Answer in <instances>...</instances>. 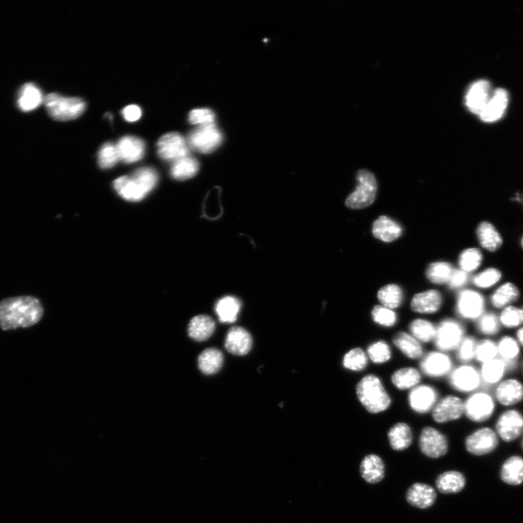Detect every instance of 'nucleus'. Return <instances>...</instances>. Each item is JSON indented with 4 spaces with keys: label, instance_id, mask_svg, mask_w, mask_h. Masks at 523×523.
Instances as JSON below:
<instances>
[{
    "label": "nucleus",
    "instance_id": "1",
    "mask_svg": "<svg viewBox=\"0 0 523 523\" xmlns=\"http://www.w3.org/2000/svg\"><path fill=\"white\" fill-rule=\"evenodd\" d=\"M43 314V306L35 296L4 299L0 302V329L10 331L32 327L41 320Z\"/></svg>",
    "mask_w": 523,
    "mask_h": 523
},
{
    "label": "nucleus",
    "instance_id": "2",
    "mask_svg": "<svg viewBox=\"0 0 523 523\" xmlns=\"http://www.w3.org/2000/svg\"><path fill=\"white\" fill-rule=\"evenodd\" d=\"M158 181L157 171L152 167L136 170L132 176L116 179L114 186L119 195L130 202H139L150 193Z\"/></svg>",
    "mask_w": 523,
    "mask_h": 523
},
{
    "label": "nucleus",
    "instance_id": "3",
    "mask_svg": "<svg viewBox=\"0 0 523 523\" xmlns=\"http://www.w3.org/2000/svg\"><path fill=\"white\" fill-rule=\"evenodd\" d=\"M356 392L360 402L370 413H380L390 406L389 394L380 380L375 375L364 377L358 384Z\"/></svg>",
    "mask_w": 523,
    "mask_h": 523
},
{
    "label": "nucleus",
    "instance_id": "4",
    "mask_svg": "<svg viewBox=\"0 0 523 523\" xmlns=\"http://www.w3.org/2000/svg\"><path fill=\"white\" fill-rule=\"evenodd\" d=\"M47 113L57 121H69L79 118L86 109L82 98L65 97L58 93L47 95L44 99Z\"/></svg>",
    "mask_w": 523,
    "mask_h": 523
},
{
    "label": "nucleus",
    "instance_id": "5",
    "mask_svg": "<svg viewBox=\"0 0 523 523\" xmlns=\"http://www.w3.org/2000/svg\"><path fill=\"white\" fill-rule=\"evenodd\" d=\"M358 186L345 202L349 208L359 210L370 206L375 200L378 183L371 172L361 169L357 173Z\"/></svg>",
    "mask_w": 523,
    "mask_h": 523
},
{
    "label": "nucleus",
    "instance_id": "6",
    "mask_svg": "<svg viewBox=\"0 0 523 523\" xmlns=\"http://www.w3.org/2000/svg\"><path fill=\"white\" fill-rule=\"evenodd\" d=\"M157 152L163 160L174 162L189 156L190 146L181 134L169 133L160 138Z\"/></svg>",
    "mask_w": 523,
    "mask_h": 523
},
{
    "label": "nucleus",
    "instance_id": "7",
    "mask_svg": "<svg viewBox=\"0 0 523 523\" xmlns=\"http://www.w3.org/2000/svg\"><path fill=\"white\" fill-rule=\"evenodd\" d=\"M222 141V135L215 124L198 127L190 133L188 140L190 148L203 154L213 152Z\"/></svg>",
    "mask_w": 523,
    "mask_h": 523
},
{
    "label": "nucleus",
    "instance_id": "8",
    "mask_svg": "<svg viewBox=\"0 0 523 523\" xmlns=\"http://www.w3.org/2000/svg\"><path fill=\"white\" fill-rule=\"evenodd\" d=\"M464 336V328L461 323L446 319L436 328L435 346L441 351H452L459 347Z\"/></svg>",
    "mask_w": 523,
    "mask_h": 523
},
{
    "label": "nucleus",
    "instance_id": "9",
    "mask_svg": "<svg viewBox=\"0 0 523 523\" xmlns=\"http://www.w3.org/2000/svg\"><path fill=\"white\" fill-rule=\"evenodd\" d=\"M495 404L493 397L488 393L479 392L471 395L464 403L467 417L475 422H483L493 414Z\"/></svg>",
    "mask_w": 523,
    "mask_h": 523
},
{
    "label": "nucleus",
    "instance_id": "10",
    "mask_svg": "<svg viewBox=\"0 0 523 523\" xmlns=\"http://www.w3.org/2000/svg\"><path fill=\"white\" fill-rule=\"evenodd\" d=\"M419 447L421 452L428 457L438 459L447 453L448 443L445 436L438 430L426 428L421 433Z\"/></svg>",
    "mask_w": 523,
    "mask_h": 523
},
{
    "label": "nucleus",
    "instance_id": "11",
    "mask_svg": "<svg viewBox=\"0 0 523 523\" xmlns=\"http://www.w3.org/2000/svg\"><path fill=\"white\" fill-rule=\"evenodd\" d=\"M497 433L506 442H511L523 433V415L515 409L503 412L495 425Z\"/></svg>",
    "mask_w": 523,
    "mask_h": 523
},
{
    "label": "nucleus",
    "instance_id": "12",
    "mask_svg": "<svg viewBox=\"0 0 523 523\" xmlns=\"http://www.w3.org/2000/svg\"><path fill=\"white\" fill-rule=\"evenodd\" d=\"M485 310L484 297L479 292L464 290L458 296L457 311L459 316L464 319L476 320Z\"/></svg>",
    "mask_w": 523,
    "mask_h": 523
},
{
    "label": "nucleus",
    "instance_id": "13",
    "mask_svg": "<svg viewBox=\"0 0 523 523\" xmlns=\"http://www.w3.org/2000/svg\"><path fill=\"white\" fill-rule=\"evenodd\" d=\"M499 440L491 428L480 429L470 435L465 442L467 450L471 455L482 456L495 450Z\"/></svg>",
    "mask_w": 523,
    "mask_h": 523
},
{
    "label": "nucleus",
    "instance_id": "14",
    "mask_svg": "<svg viewBox=\"0 0 523 523\" xmlns=\"http://www.w3.org/2000/svg\"><path fill=\"white\" fill-rule=\"evenodd\" d=\"M450 383L457 390L469 392L477 390L482 381L478 369L472 366L464 365L458 367L452 372Z\"/></svg>",
    "mask_w": 523,
    "mask_h": 523
},
{
    "label": "nucleus",
    "instance_id": "15",
    "mask_svg": "<svg viewBox=\"0 0 523 523\" xmlns=\"http://www.w3.org/2000/svg\"><path fill=\"white\" fill-rule=\"evenodd\" d=\"M491 95V85L486 80L473 83L466 95V106L473 114L480 115L487 105Z\"/></svg>",
    "mask_w": 523,
    "mask_h": 523
},
{
    "label": "nucleus",
    "instance_id": "16",
    "mask_svg": "<svg viewBox=\"0 0 523 523\" xmlns=\"http://www.w3.org/2000/svg\"><path fill=\"white\" fill-rule=\"evenodd\" d=\"M464 413V403L459 397L447 396L435 407L433 416L435 421L444 423L458 419Z\"/></svg>",
    "mask_w": 523,
    "mask_h": 523
},
{
    "label": "nucleus",
    "instance_id": "17",
    "mask_svg": "<svg viewBox=\"0 0 523 523\" xmlns=\"http://www.w3.org/2000/svg\"><path fill=\"white\" fill-rule=\"evenodd\" d=\"M116 148L119 160L124 163L131 164L140 161L144 157L145 144L138 137L128 136L119 140Z\"/></svg>",
    "mask_w": 523,
    "mask_h": 523
},
{
    "label": "nucleus",
    "instance_id": "18",
    "mask_svg": "<svg viewBox=\"0 0 523 523\" xmlns=\"http://www.w3.org/2000/svg\"><path fill=\"white\" fill-rule=\"evenodd\" d=\"M495 397L496 401L503 406H515L523 399V385L515 379L503 381L498 385Z\"/></svg>",
    "mask_w": 523,
    "mask_h": 523
},
{
    "label": "nucleus",
    "instance_id": "19",
    "mask_svg": "<svg viewBox=\"0 0 523 523\" xmlns=\"http://www.w3.org/2000/svg\"><path fill=\"white\" fill-rule=\"evenodd\" d=\"M437 397V392L433 387L428 385L417 386L409 394V404L416 412L425 414L434 407Z\"/></svg>",
    "mask_w": 523,
    "mask_h": 523
},
{
    "label": "nucleus",
    "instance_id": "20",
    "mask_svg": "<svg viewBox=\"0 0 523 523\" xmlns=\"http://www.w3.org/2000/svg\"><path fill=\"white\" fill-rule=\"evenodd\" d=\"M253 338L250 333L242 327L232 328L227 336V350L236 356H244L251 351Z\"/></svg>",
    "mask_w": 523,
    "mask_h": 523
},
{
    "label": "nucleus",
    "instance_id": "21",
    "mask_svg": "<svg viewBox=\"0 0 523 523\" xmlns=\"http://www.w3.org/2000/svg\"><path fill=\"white\" fill-rule=\"evenodd\" d=\"M436 498V492L432 486L421 483L411 486L407 493L409 504L423 510L432 507L435 503Z\"/></svg>",
    "mask_w": 523,
    "mask_h": 523
},
{
    "label": "nucleus",
    "instance_id": "22",
    "mask_svg": "<svg viewBox=\"0 0 523 523\" xmlns=\"http://www.w3.org/2000/svg\"><path fill=\"white\" fill-rule=\"evenodd\" d=\"M452 367V363L450 357L439 352L428 354L421 362V368L429 377L440 378L448 372Z\"/></svg>",
    "mask_w": 523,
    "mask_h": 523
},
{
    "label": "nucleus",
    "instance_id": "23",
    "mask_svg": "<svg viewBox=\"0 0 523 523\" xmlns=\"http://www.w3.org/2000/svg\"><path fill=\"white\" fill-rule=\"evenodd\" d=\"M508 104V94L503 89H498L491 95L485 109L479 115L486 122L499 120L505 114Z\"/></svg>",
    "mask_w": 523,
    "mask_h": 523
},
{
    "label": "nucleus",
    "instance_id": "24",
    "mask_svg": "<svg viewBox=\"0 0 523 523\" xmlns=\"http://www.w3.org/2000/svg\"><path fill=\"white\" fill-rule=\"evenodd\" d=\"M360 471L362 478L367 483L375 484L382 481L385 477V464L379 456L369 455L361 462Z\"/></svg>",
    "mask_w": 523,
    "mask_h": 523
},
{
    "label": "nucleus",
    "instance_id": "25",
    "mask_svg": "<svg viewBox=\"0 0 523 523\" xmlns=\"http://www.w3.org/2000/svg\"><path fill=\"white\" fill-rule=\"evenodd\" d=\"M441 305V294L436 290H429L415 295L411 307L417 313H433L440 308Z\"/></svg>",
    "mask_w": 523,
    "mask_h": 523
},
{
    "label": "nucleus",
    "instance_id": "26",
    "mask_svg": "<svg viewBox=\"0 0 523 523\" xmlns=\"http://www.w3.org/2000/svg\"><path fill=\"white\" fill-rule=\"evenodd\" d=\"M215 330V323L214 320L205 315L193 318L188 328L189 337L197 342L208 340L213 335Z\"/></svg>",
    "mask_w": 523,
    "mask_h": 523
},
{
    "label": "nucleus",
    "instance_id": "27",
    "mask_svg": "<svg viewBox=\"0 0 523 523\" xmlns=\"http://www.w3.org/2000/svg\"><path fill=\"white\" fill-rule=\"evenodd\" d=\"M44 97L40 89L35 84L24 85L18 92V107L24 112L37 109L43 102Z\"/></svg>",
    "mask_w": 523,
    "mask_h": 523
},
{
    "label": "nucleus",
    "instance_id": "28",
    "mask_svg": "<svg viewBox=\"0 0 523 523\" xmlns=\"http://www.w3.org/2000/svg\"><path fill=\"white\" fill-rule=\"evenodd\" d=\"M372 232L377 239L391 242L402 236V229L392 220L381 216L373 223Z\"/></svg>",
    "mask_w": 523,
    "mask_h": 523
},
{
    "label": "nucleus",
    "instance_id": "29",
    "mask_svg": "<svg viewBox=\"0 0 523 523\" xmlns=\"http://www.w3.org/2000/svg\"><path fill=\"white\" fill-rule=\"evenodd\" d=\"M466 485L463 474L457 471H447L440 474L436 480L438 490L444 494L457 493Z\"/></svg>",
    "mask_w": 523,
    "mask_h": 523
},
{
    "label": "nucleus",
    "instance_id": "30",
    "mask_svg": "<svg viewBox=\"0 0 523 523\" xmlns=\"http://www.w3.org/2000/svg\"><path fill=\"white\" fill-rule=\"evenodd\" d=\"M388 438L392 450L401 452L407 450L411 445L413 435L406 423H397L390 430Z\"/></svg>",
    "mask_w": 523,
    "mask_h": 523
},
{
    "label": "nucleus",
    "instance_id": "31",
    "mask_svg": "<svg viewBox=\"0 0 523 523\" xmlns=\"http://www.w3.org/2000/svg\"><path fill=\"white\" fill-rule=\"evenodd\" d=\"M480 244L489 252H495L502 246L503 240L499 232L488 222H483L477 229Z\"/></svg>",
    "mask_w": 523,
    "mask_h": 523
},
{
    "label": "nucleus",
    "instance_id": "32",
    "mask_svg": "<svg viewBox=\"0 0 523 523\" xmlns=\"http://www.w3.org/2000/svg\"><path fill=\"white\" fill-rule=\"evenodd\" d=\"M241 303L237 298L227 296L220 299L215 306V311L221 323H232L238 318Z\"/></svg>",
    "mask_w": 523,
    "mask_h": 523
},
{
    "label": "nucleus",
    "instance_id": "33",
    "mask_svg": "<svg viewBox=\"0 0 523 523\" xmlns=\"http://www.w3.org/2000/svg\"><path fill=\"white\" fill-rule=\"evenodd\" d=\"M506 366L501 359H495L483 363L480 372L481 381L487 385H493L501 383L505 373Z\"/></svg>",
    "mask_w": 523,
    "mask_h": 523
},
{
    "label": "nucleus",
    "instance_id": "34",
    "mask_svg": "<svg viewBox=\"0 0 523 523\" xmlns=\"http://www.w3.org/2000/svg\"><path fill=\"white\" fill-rule=\"evenodd\" d=\"M223 364V355L215 348L204 351L198 359V365L205 375H211L217 373Z\"/></svg>",
    "mask_w": 523,
    "mask_h": 523
},
{
    "label": "nucleus",
    "instance_id": "35",
    "mask_svg": "<svg viewBox=\"0 0 523 523\" xmlns=\"http://www.w3.org/2000/svg\"><path fill=\"white\" fill-rule=\"evenodd\" d=\"M519 296L517 287L512 283H506L492 294L491 302L496 308H505L517 301Z\"/></svg>",
    "mask_w": 523,
    "mask_h": 523
},
{
    "label": "nucleus",
    "instance_id": "36",
    "mask_svg": "<svg viewBox=\"0 0 523 523\" xmlns=\"http://www.w3.org/2000/svg\"><path fill=\"white\" fill-rule=\"evenodd\" d=\"M198 169V161L188 156L173 162L170 173L174 179L186 181L195 176Z\"/></svg>",
    "mask_w": 523,
    "mask_h": 523
},
{
    "label": "nucleus",
    "instance_id": "37",
    "mask_svg": "<svg viewBox=\"0 0 523 523\" xmlns=\"http://www.w3.org/2000/svg\"><path fill=\"white\" fill-rule=\"evenodd\" d=\"M501 476L503 481L512 486L523 483V459L512 457L504 464Z\"/></svg>",
    "mask_w": 523,
    "mask_h": 523
},
{
    "label": "nucleus",
    "instance_id": "38",
    "mask_svg": "<svg viewBox=\"0 0 523 523\" xmlns=\"http://www.w3.org/2000/svg\"><path fill=\"white\" fill-rule=\"evenodd\" d=\"M393 342L405 356L410 359H416L422 355V347L419 342L406 332L397 333L393 339Z\"/></svg>",
    "mask_w": 523,
    "mask_h": 523
},
{
    "label": "nucleus",
    "instance_id": "39",
    "mask_svg": "<svg viewBox=\"0 0 523 523\" xmlns=\"http://www.w3.org/2000/svg\"><path fill=\"white\" fill-rule=\"evenodd\" d=\"M419 372L411 367L403 368L396 371L392 376L393 385L399 390L414 388L419 383Z\"/></svg>",
    "mask_w": 523,
    "mask_h": 523
},
{
    "label": "nucleus",
    "instance_id": "40",
    "mask_svg": "<svg viewBox=\"0 0 523 523\" xmlns=\"http://www.w3.org/2000/svg\"><path fill=\"white\" fill-rule=\"evenodd\" d=\"M403 291L395 285L390 284L383 287L378 292V299L384 307L394 309L399 307L403 302Z\"/></svg>",
    "mask_w": 523,
    "mask_h": 523
},
{
    "label": "nucleus",
    "instance_id": "41",
    "mask_svg": "<svg viewBox=\"0 0 523 523\" xmlns=\"http://www.w3.org/2000/svg\"><path fill=\"white\" fill-rule=\"evenodd\" d=\"M412 336L418 341L428 342L435 339L436 328L432 323L426 320L416 319L409 325Z\"/></svg>",
    "mask_w": 523,
    "mask_h": 523
},
{
    "label": "nucleus",
    "instance_id": "42",
    "mask_svg": "<svg viewBox=\"0 0 523 523\" xmlns=\"http://www.w3.org/2000/svg\"><path fill=\"white\" fill-rule=\"evenodd\" d=\"M498 354L505 362H517L520 354L519 344L517 339L510 336L503 337L497 343Z\"/></svg>",
    "mask_w": 523,
    "mask_h": 523
},
{
    "label": "nucleus",
    "instance_id": "43",
    "mask_svg": "<svg viewBox=\"0 0 523 523\" xmlns=\"http://www.w3.org/2000/svg\"><path fill=\"white\" fill-rule=\"evenodd\" d=\"M453 270L450 264L443 262L435 263L428 267L427 277L434 284H445L450 281Z\"/></svg>",
    "mask_w": 523,
    "mask_h": 523
},
{
    "label": "nucleus",
    "instance_id": "44",
    "mask_svg": "<svg viewBox=\"0 0 523 523\" xmlns=\"http://www.w3.org/2000/svg\"><path fill=\"white\" fill-rule=\"evenodd\" d=\"M478 330L488 336H493L500 332L501 323L500 318L493 313H483L477 322Z\"/></svg>",
    "mask_w": 523,
    "mask_h": 523
},
{
    "label": "nucleus",
    "instance_id": "45",
    "mask_svg": "<svg viewBox=\"0 0 523 523\" xmlns=\"http://www.w3.org/2000/svg\"><path fill=\"white\" fill-rule=\"evenodd\" d=\"M116 145L112 143L104 144L98 152V164L102 169H110L119 162Z\"/></svg>",
    "mask_w": 523,
    "mask_h": 523
},
{
    "label": "nucleus",
    "instance_id": "46",
    "mask_svg": "<svg viewBox=\"0 0 523 523\" xmlns=\"http://www.w3.org/2000/svg\"><path fill=\"white\" fill-rule=\"evenodd\" d=\"M483 255L479 248H471L464 251L460 256L459 265L462 270L467 272L476 270L481 265Z\"/></svg>",
    "mask_w": 523,
    "mask_h": 523
},
{
    "label": "nucleus",
    "instance_id": "47",
    "mask_svg": "<svg viewBox=\"0 0 523 523\" xmlns=\"http://www.w3.org/2000/svg\"><path fill=\"white\" fill-rule=\"evenodd\" d=\"M368 363L366 354L361 348L353 349L344 357V366L352 371H360L363 370Z\"/></svg>",
    "mask_w": 523,
    "mask_h": 523
},
{
    "label": "nucleus",
    "instance_id": "48",
    "mask_svg": "<svg viewBox=\"0 0 523 523\" xmlns=\"http://www.w3.org/2000/svg\"><path fill=\"white\" fill-rule=\"evenodd\" d=\"M500 320L501 325L509 328H516L523 323V310L514 306H508L503 311Z\"/></svg>",
    "mask_w": 523,
    "mask_h": 523
},
{
    "label": "nucleus",
    "instance_id": "49",
    "mask_svg": "<svg viewBox=\"0 0 523 523\" xmlns=\"http://www.w3.org/2000/svg\"><path fill=\"white\" fill-rule=\"evenodd\" d=\"M367 352L370 359L376 363H385L391 358L390 348L384 341H379L371 344Z\"/></svg>",
    "mask_w": 523,
    "mask_h": 523
},
{
    "label": "nucleus",
    "instance_id": "50",
    "mask_svg": "<svg viewBox=\"0 0 523 523\" xmlns=\"http://www.w3.org/2000/svg\"><path fill=\"white\" fill-rule=\"evenodd\" d=\"M498 355L497 343L491 339H483L478 342L476 359L484 363L496 359Z\"/></svg>",
    "mask_w": 523,
    "mask_h": 523
},
{
    "label": "nucleus",
    "instance_id": "51",
    "mask_svg": "<svg viewBox=\"0 0 523 523\" xmlns=\"http://www.w3.org/2000/svg\"><path fill=\"white\" fill-rule=\"evenodd\" d=\"M188 121L198 127L212 126L215 124V114L209 109H196L190 112Z\"/></svg>",
    "mask_w": 523,
    "mask_h": 523
},
{
    "label": "nucleus",
    "instance_id": "52",
    "mask_svg": "<svg viewBox=\"0 0 523 523\" xmlns=\"http://www.w3.org/2000/svg\"><path fill=\"white\" fill-rule=\"evenodd\" d=\"M501 278L502 273L499 270L489 268L473 279V283L478 287L486 289L499 282Z\"/></svg>",
    "mask_w": 523,
    "mask_h": 523
},
{
    "label": "nucleus",
    "instance_id": "53",
    "mask_svg": "<svg viewBox=\"0 0 523 523\" xmlns=\"http://www.w3.org/2000/svg\"><path fill=\"white\" fill-rule=\"evenodd\" d=\"M478 342L473 337H467L463 339L459 345L457 358L462 362H469L476 358Z\"/></svg>",
    "mask_w": 523,
    "mask_h": 523
},
{
    "label": "nucleus",
    "instance_id": "54",
    "mask_svg": "<svg viewBox=\"0 0 523 523\" xmlns=\"http://www.w3.org/2000/svg\"><path fill=\"white\" fill-rule=\"evenodd\" d=\"M371 314L373 320L383 327H393L397 321L395 313L384 306H375L373 308Z\"/></svg>",
    "mask_w": 523,
    "mask_h": 523
},
{
    "label": "nucleus",
    "instance_id": "55",
    "mask_svg": "<svg viewBox=\"0 0 523 523\" xmlns=\"http://www.w3.org/2000/svg\"><path fill=\"white\" fill-rule=\"evenodd\" d=\"M468 281L467 273L462 270H454L447 284L452 289H458L463 287Z\"/></svg>",
    "mask_w": 523,
    "mask_h": 523
},
{
    "label": "nucleus",
    "instance_id": "56",
    "mask_svg": "<svg viewBox=\"0 0 523 523\" xmlns=\"http://www.w3.org/2000/svg\"><path fill=\"white\" fill-rule=\"evenodd\" d=\"M121 114L124 120L128 122H135L138 121L142 116V110L137 105H131L124 108Z\"/></svg>",
    "mask_w": 523,
    "mask_h": 523
},
{
    "label": "nucleus",
    "instance_id": "57",
    "mask_svg": "<svg viewBox=\"0 0 523 523\" xmlns=\"http://www.w3.org/2000/svg\"><path fill=\"white\" fill-rule=\"evenodd\" d=\"M517 337V341L523 347V327H521L516 333Z\"/></svg>",
    "mask_w": 523,
    "mask_h": 523
},
{
    "label": "nucleus",
    "instance_id": "58",
    "mask_svg": "<svg viewBox=\"0 0 523 523\" xmlns=\"http://www.w3.org/2000/svg\"><path fill=\"white\" fill-rule=\"evenodd\" d=\"M521 246H522V247L523 248V237H522V240H521Z\"/></svg>",
    "mask_w": 523,
    "mask_h": 523
},
{
    "label": "nucleus",
    "instance_id": "59",
    "mask_svg": "<svg viewBox=\"0 0 523 523\" xmlns=\"http://www.w3.org/2000/svg\"><path fill=\"white\" fill-rule=\"evenodd\" d=\"M522 447H523V440H522Z\"/></svg>",
    "mask_w": 523,
    "mask_h": 523
}]
</instances>
